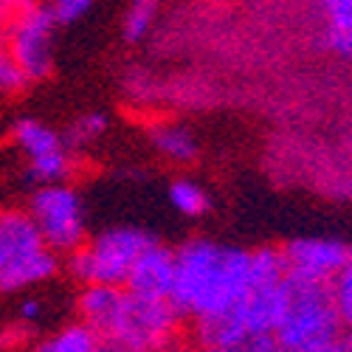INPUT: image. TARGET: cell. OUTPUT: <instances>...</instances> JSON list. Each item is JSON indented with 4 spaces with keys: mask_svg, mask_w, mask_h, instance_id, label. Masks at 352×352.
I'll use <instances>...</instances> for the list:
<instances>
[{
    "mask_svg": "<svg viewBox=\"0 0 352 352\" xmlns=\"http://www.w3.org/2000/svg\"><path fill=\"white\" fill-rule=\"evenodd\" d=\"M327 32H352V0H313Z\"/></svg>",
    "mask_w": 352,
    "mask_h": 352,
    "instance_id": "cell-19",
    "label": "cell"
},
{
    "mask_svg": "<svg viewBox=\"0 0 352 352\" xmlns=\"http://www.w3.org/2000/svg\"><path fill=\"white\" fill-rule=\"evenodd\" d=\"M43 313H45V307H43V302L37 296H23L20 305H17V316L14 318H20V321H25V324H34L37 327Z\"/></svg>",
    "mask_w": 352,
    "mask_h": 352,
    "instance_id": "cell-23",
    "label": "cell"
},
{
    "mask_svg": "<svg viewBox=\"0 0 352 352\" xmlns=\"http://www.w3.org/2000/svg\"><path fill=\"white\" fill-rule=\"evenodd\" d=\"M99 336L85 324V321L74 318L68 324L56 327L54 333L34 338L28 344V352H96Z\"/></svg>",
    "mask_w": 352,
    "mask_h": 352,
    "instance_id": "cell-13",
    "label": "cell"
},
{
    "mask_svg": "<svg viewBox=\"0 0 352 352\" xmlns=\"http://www.w3.org/2000/svg\"><path fill=\"white\" fill-rule=\"evenodd\" d=\"M0 25L17 68L32 85L54 74V37L56 20L45 0H0Z\"/></svg>",
    "mask_w": 352,
    "mask_h": 352,
    "instance_id": "cell-4",
    "label": "cell"
},
{
    "mask_svg": "<svg viewBox=\"0 0 352 352\" xmlns=\"http://www.w3.org/2000/svg\"><path fill=\"white\" fill-rule=\"evenodd\" d=\"M107 130H110V116L104 110H85L71 119V124L63 130V138L71 146V153L79 155L87 146H94L99 138H104Z\"/></svg>",
    "mask_w": 352,
    "mask_h": 352,
    "instance_id": "cell-16",
    "label": "cell"
},
{
    "mask_svg": "<svg viewBox=\"0 0 352 352\" xmlns=\"http://www.w3.org/2000/svg\"><path fill=\"white\" fill-rule=\"evenodd\" d=\"M158 237L141 226H107L65 256V271L79 285H116L124 287L138 254Z\"/></svg>",
    "mask_w": 352,
    "mask_h": 352,
    "instance_id": "cell-3",
    "label": "cell"
},
{
    "mask_svg": "<svg viewBox=\"0 0 352 352\" xmlns=\"http://www.w3.org/2000/svg\"><path fill=\"white\" fill-rule=\"evenodd\" d=\"M161 17V0H130L122 14V37L127 45H141L150 40Z\"/></svg>",
    "mask_w": 352,
    "mask_h": 352,
    "instance_id": "cell-14",
    "label": "cell"
},
{
    "mask_svg": "<svg viewBox=\"0 0 352 352\" xmlns=\"http://www.w3.org/2000/svg\"><path fill=\"white\" fill-rule=\"evenodd\" d=\"M344 349L352 352V330H344Z\"/></svg>",
    "mask_w": 352,
    "mask_h": 352,
    "instance_id": "cell-27",
    "label": "cell"
},
{
    "mask_svg": "<svg viewBox=\"0 0 352 352\" xmlns=\"http://www.w3.org/2000/svg\"><path fill=\"white\" fill-rule=\"evenodd\" d=\"M25 212L32 214L34 226L40 228L45 245L60 256L76 251L91 234L87 231L85 197L71 181L34 186L32 195H28Z\"/></svg>",
    "mask_w": 352,
    "mask_h": 352,
    "instance_id": "cell-7",
    "label": "cell"
},
{
    "mask_svg": "<svg viewBox=\"0 0 352 352\" xmlns=\"http://www.w3.org/2000/svg\"><path fill=\"white\" fill-rule=\"evenodd\" d=\"M172 276H175V248L155 240V243L146 245L138 254V259L133 262L127 282H124V290H130L133 296H141V299L169 302Z\"/></svg>",
    "mask_w": 352,
    "mask_h": 352,
    "instance_id": "cell-10",
    "label": "cell"
},
{
    "mask_svg": "<svg viewBox=\"0 0 352 352\" xmlns=\"http://www.w3.org/2000/svg\"><path fill=\"white\" fill-rule=\"evenodd\" d=\"M28 87H32V82L25 79V74L12 60L9 45H6V34H3V25H0V96H20V94L28 91Z\"/></svg>",
    "mask_w": 352,
    "mask_h": 352,
    "instance_id": "cell-18",
    "label": "cell"
},
{
    "mask_svg": "<svg viewBox=\"0 0 352 352\" xmlns=\"http://www.w3.org/2000/svg\"><path fill=\"white\" fill-rule=\"evenodd\" d=\"M37 338V327L34 324H25V321L14 318L9 321L6 327H0V349H20V346H28Z\"/></svg>",
    "mask_w": 352,
    "mask_h": 352,
    "instance_id": "cell-21",
    "label": "cell"
},
{
    "mask_svg": "<svg viewBox=\"0 0 352 352\" xmlns=\"http://www.w3.org/2000/svg\"><path fill=\"white\" fill-rule=\"evenodd\" d=\"M166 200L169 206L178 212L181 217L186 220H197L209 212V192L200 181L195 178H175L169 186H166Z\"/></svg>",
    "mask_w": 352,
    "mask_h": 352,
    "instance_id": "cell-15",
    "label": "cell"
},
{
    "mask_svg": "<svg viewBox=\"0 0 352 352\" xmlns=\"http://www.w3.org/2000/svg\"><path fill=\"white\" fill-rule=\"evenodd\" d=\"M172 352H234V349H223V346H209V344H181L175 346Z\"/></svg>",
    "mask_w": 352,
    "mask_h": 352,
    "instance_id": "cell-25",
    "label": "cell"
},
{
    "mask_svg": "<svg viewBox=\"0 0 352 352\" xmlns=\"http://www.w3.org/2000/svg\"><path fill=\"white\" fill-rule=\"evenodd\" d=\"M285 352H346V349H344V338H338V341L313 344V346H299V349H285Z\"/></svg>",
    "mask_w": 352,
    "mask_h": 352,
    "instance_id": "cell-24",
    "label": "cell"
},
{
    "mask_svg": "<svg viewBox=\"0 0 352 352\" xmlns=\"http://www.w3.org/2000/svg\"><path fill=\"white\" fill-rule=\"evenodd\" d=\"M282 265L287 279L307 285H330L341 265L349 259L352 245L341 237H321V234H305L293 237L282 248Z\"/></svg>",
    "mask_w": 352,
    "mask_h": 352,
    "instance_id": "cell-9",
    "label": "cell"
},
{
    "mask_svg": "<svg viewBox=\"0 0 352 352\" xmlns=\"http://www.w3.org/2000/svg\"><path fill=\"white\" fill-rule=\"evenodd\" d=\"M122 293L124 287H116V285H82L76 296V318L85 321L96 336H102L116 305L122 299Z\"/></svg>",
    "mask_w": 352,
    "mask_h": 352,
    "instance_id": "cell-12",
    "label": "cell"
},
{
    "mask_svg": "<svg viewBox=\"0 0 352 352\" xmlns=\"http://www.w3.org/2000/svg\"><path fill=\"white\" fill-rule=\"evenodd\" d=\"M146 141H150L153 150L169 161V164H195L200 155V141L197 135L184 124V122H175V119H155L146 124Z\"/></svg>",
    "mask_w": 352,
    "mask_h": 352,
    "instance_id": "cell-11",
    "label": "cell"
},
{
    "mask_svg": "<svg viewBox=\"0 0 352 352\" xmlns=\"http://www.w3.org/2000/svg\"><path fill=\"white\" fill-rule=\"evenodd\" d=\"M327 48L341 63L352 65V32H327Z\"/></svg>",
    "mask_w": 352,
    "mask_h": 352,
    "instance_id": "cell-22",
    "label": "cell"
},
{
    "mask_svg": "<svg viewBox=\"0 0 352 352\" xmlns=\"http://www.w3.org/2000/svg\"><path fill=\"white\" fill-rule=\"evenodd\" d=\"M96 352H127L119 341H113L107 336H99V344H96Z\"/></svg>",
    "mask_w": 352,
    "mask_h": 352,
    "instance_id": "cell-26",
    "label": "cell"
},
{
    "mask_svg": "<svg viewBox=\"0 0 352 352\" xmlns=\"http://www.w3.org/2000/svg\"><path fill=\"white\" fill-rule=\"evenodd\" d=\"M327 290H330V299L336 305V313L341 318L344 330H352V254L341 265V271L333 276Z\"/></svg>",
    "mask_w": 352,
    "mask_h": 352,
    "instance_id": "cell-17",
    "label": "cell"
},
{
    "mask_svg": "<svg viewBox=\"0 0 352 352\" xmlns=\"http://www.w3.org/2000/svg\"><path fill=\"white\" fill-rule=\"evenodd\" d=\"M279 352L344 338V324L336 313L327 285L287 279V302L274 333Z\"/></svg>",
    "mask_w": 352,
    "mask_h": 352,
    "instance_id": "cell-6",
    "label": "cell"
},
{
    "mask_svg": "<svg viewBox=\"0 0 352 352\" xmlns=\"http://www.w3.org/2000/svg\"><path fill=\"white\" fill-rule=\"evenodd\" d=\"M9 138L25 158L23 178L32 189L71 181V175L76 172V153H71L63 133L37 116H17L9 127Z\"/></svg>",
    "mask_w": 352,
    "mask_h": 352,
    "instance_id": "cell-8",
    "label": "cell"
},
{
    "mask_svg": "<svg viewBox=\"0 0 352 352\" xmlns=\"http://www.w3.org/2000/svg\"><path fill=\"white\" fill-rule=\"evenodd\" d=\"M63 262L54 254L25 209H0V293H23L51 282Z\"/></svg>",
    "mask_w": 352,
    "mask_h": 352,
    "instance_id": "cell-2",
    "label": "cell"
},
{
    "mask_svg": "<svg viewBox=\"0 0 352 352\" xmlns=\"http://www.w3.org/2000/svg\"><path fill=\"white\" fill-rule=\"evenodd\" d=\"M102 336L119 341L127 352H172L181 346L184 318L164 299H141L124 290Z\"/></svg>",
    "mask_w": 352,
    "mask_h": 352,
    "instance_id": "cell-5",
    "label": "cell"
},
{
    "mask_svg": "<svg viewBox=\"0 0 352 352\" xmlns=\"http://www.w3.org/2000/svg\"><path fill=\"white\" fill-rule=\"evenodd\" d=\"M251 287V248L195 237L175 248L169 305L184 324L228 313Z\"/></svg>",
    "mask_w": 352,
    "mask_h": 352,
    "instance_id": "cell-1",
    "label": "cell"
},
{
    "mask_svg": "<svg viewBox=\"0 0 352 352\" xmlns=\"http://www.w3.org/2000/svg\"><path fill=\"white\" fill-rule=\"evenodd\" d=\"M56 25H74L94 9V0H45Z\"/></svg>",
    "mask_w": 352,
    "mask_h": 352,
    "instance_id": "cell-20",
    "label": "cell"
}]
</instances>
